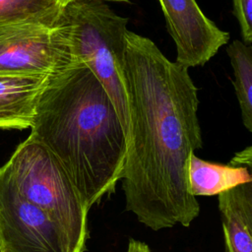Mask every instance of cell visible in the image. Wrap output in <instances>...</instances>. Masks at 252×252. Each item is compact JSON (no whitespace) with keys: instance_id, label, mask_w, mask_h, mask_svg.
<instances>
[{"instance_id":"1","label":"cell","mask_w":252,"mask_h":252,"mask_svg":"<svg viewBox=\"0 0 252 252\" xmlns=\"http://www.w3.org/2000/svg\"><path fill=\"white\" fill-rule=\"evenodd\" d=\"M126 40L125 208L153 230L188 227L200 213L188 190L189 160L202 147L197 88L153 40L130 31Z\"/></svg>"},{"instance_id":"2","label":"cell","mask_w":252,"mask_h":252,"mask_svg":"<svg viewBox=\"0 0 252 252\" xmlns=\"http://www.w3.org/2000/svg\"><path fill=\"white\" fill-rule=\"evenodd\" d=\"M31 129L59 160L88 210L114 191L127 134L105 89L83 63L49 75Z\"/></svg>"},{"instance_id":"3","label":"cell","mask_w":252,"mask_h":252,"mask_svg":"<svg viewBox=\"0 0 252 252\" xmlns=\"http://www.w3.org/2000/svg\"><path fill=\"white\" fill-rule=\"evenodd\" d=\"M72 54L87 66L108 94L128 132L125 55L128 20L104 1L77 0L62 8Z\"/></svg>"},{"instance_id":"4","label":"cell","mask_w":252,"mask_h":252,"mask_svg":"<svg viewBox=\"0 0 252 252\" xmlns=\"http://www.w3.org/2000/svg\"><path fill=\"white\" fill-rule=\"evenodd\" d=\"M0 169L25 200L64 229L75 252L86 250L89 210L66 170L44 145L30 135Z\"/></svg>"},{"instance_id":"5","label":"cell","mask_w":252,"mask_h":252,"mask_svg":"<svg viewBox=\"0 0 252 252\" xmlns=\"http://www.w3.org/2000/svg\"><path fill=\"white\" fill-rule=\"evenodd\" d=\"M75 64L62 13L50 23H0V74L51 75Z\"/></svg>"},{"instance_id":"6","label":"cell","mask_w":252,"mask_h":252,"mask_svg":"<svg viewBox=\"0 0 252 252\" xmlns=\"http://www.w3.org/2000/svg\"><path fill=\"white\" fill-rule=\"evenodd\" d=\"M0 252H75L64 229L25 200L1 169Z\"/></svg>"},{"instance_id":"7","label":"cell","mask_w":252,"mask_h":252,"mask_svg":"<svg viewBox=\"0 0 252 252\" xmlns=\"http://www.w3.org/2000/svg\"><path fill=\"white\" fill-rule=\"evenodd\" d=\"M158 1L176 45L177 63L186 68L203 66L227 43L229 33L218 28L196 0Z\"/></svg>"},{"instance_id":"8","label":"cell","mask_w":252,"mask_h":252,"mask_svg":"<svg viewBox=\"0 0 252 252\" xmlns=\"http://www.w3.org/2000/svg\"><path fill=\"white\" fill-rule=\"evenodd\" d=\"M48 77L0 74V129L32 127L36 103Z\"/></svg>"},{"instance_id":"9","label":"cell","mask_w":252,"mask_h":252,"mask_svg":"<svg viewBox=\"0 0 252 252\" xmlns=\"http://www.w3.org/2000/svg\"><path fill=\"white\" fill-rule=\"evenodd\" d=\"M225 252H252V181L218 195Z\"/></svg>"},{"instance_id":"10","label":"cell","mask_w":252,"mask_h":252,"mask_svg":"<svg viewBox=\"0 0 252 252\" xmlns=\"http://www.w3.org/2000/svg\"><path fill=\"white\" fill-rule=\"evenodd\" d=\"M251 168L210 162L193 154L188 165V190L195 198L214 196L251 182Z\"/></svg>"},{"instance_id":"11","label":"cell","mask_w":252,"mask_h":252,"mask_svg":"<svg viewBox=\"0 0 252 252\" xmlns=\"http://www.w3.org/2000/svg\"><path fill=\"white\" fill-rule=\"evenodd\" d=\"M234 74V91L244 126L252 131V51L250 45L233 40L227 47Z\"/></svg>"},{"instance_id":"12","label":"cell","mask_w":252,"mask_h":252,"mask_svg":"<svg viewBox=\"0 0 252 252\" xmlns=\"http://www.w3.org/2000/svg\"><path fill=\"white\" fill-rule=\"evenodd\" d=\"M57 0H0V23H50L61 13Z\"/></svg>"},{"instance_id":"13","label":"cell","mask_w":252,"mask_h":252,"mask_svg":"<svg viewBox=\"0 0 252 252\" xmlns=\"http://www.w3.org/2000/svg\"><path fill=\"white\" fill-rule=\"evenodd\" d=\"M233 14L239 23L243 43L252 42V0H232Z\"/></svg>"},{"instance_id":"14","label":"cell","mask_w":252,"mask_h":252,"mask_svg":"<svg viewBox=\"0 0 252 252\" xmlns=\"http://www.w3.org/2000/svg\"><path fill=\"white\" fill-rule=\"evenodd\" d=\"M251 147H247L243 151L236 153L229 164L234 166H246L251 168Z\"/></svg>"},{"instance_id":"15","label":"cell","mask_w":252,"mask_h":252,"mask_svg":"<svg viewBox=\"0 0 252 252\" xmlns=\"http://www.w3.org/2000/svg\"><path fill=\"white\" fill-rule=\"evenodd\" d=\"M127 252H152V251L145 242L132 238L129 240Z\"/></svg>"},{"instance_id":"16","label":"cell","mask_w":252,"mask_h":252,"mask_svg":"<svg viewBox=\"0 0 252 252\" xmlns=\"http://www.w3.org/2000/svg\"><path fill=\"white\" fill-rule=\"evenodd\" d=\"M74 1H77V0H57V3H58V5H59V7L60 8H63V7H65L66 5H68L69 3H72V2H74ZM100 1H119V2H125V1H127V0H100Z\"/></svg>"}]
</instances>
